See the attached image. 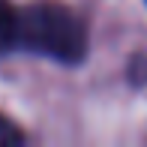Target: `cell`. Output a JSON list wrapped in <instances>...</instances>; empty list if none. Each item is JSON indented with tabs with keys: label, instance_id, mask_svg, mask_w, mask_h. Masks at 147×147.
Segmentation results:
<instances>
[{
	"label": "cell",
	"instance_id": "obj_1",
	"mask_svg": "<svg viewBox=\"0 0 147 147\" xmlns=\"http://www.w3.org/2000/svg\"><path fill=\"white\" fill-rule=\"evenodd\" d=\"M18 48L75 66L87 57V27L69 6L36 0L18 12Z\"/></svg>",
	"mask_w": 147,
	"mask_h": 147
},
{
	"label": "cell",
	"instance_id": "obj_2",
	"mask_svg": "<svg viewBox=\"0 0 147 147\" xmlns=\"http://www.w3.org/2000/svg\"><path fill=\"white\" fill-rule=\"evenodd\" d=\"M18 45V12L9 0H0V57Z\"/></svg>",
	"mask_w": 147,
	"mask_h": 147
},
{
	"label": "cell",
	"instance_id": "obj_3",
	"mask_svg": "<svg viewBox=\"0 0 147 147\" xmlns=\"http://www.w3.org/2000/svg\"><path fill=\"white\" fill-rule=\"evenodd\" d=\"M126 75H129L132 84H147V51H138L135 57L129 60V69H126Z\"/></svg>",
	"mask_w": 147,
	"mask_h": 147
},
{
	"label": "cell",
	"instance_id": "obj_4",
	"mask_svg": "<svg viewBox=\"0 0 147 147\" xmlns=\"http://www.w3.org/2000/svg\"><path fill=\"white\" fill-rule=\"evenodd\" d=\"M0 144H24V132L3 114H0Z\"/></svg>",
	"mask_w": 147,
	"mask_h": 147
}]
</instances>
